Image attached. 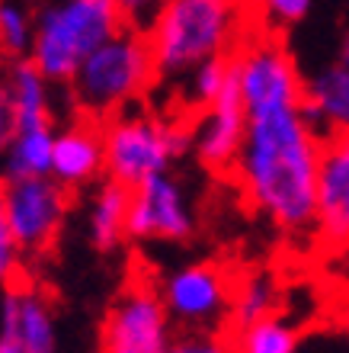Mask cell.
Here are the masks:
<instances>
[{"label":"cell","instance_id":"1","mask_svg":"<svg viewBox=\"0 0 349 353\" xmlns=\"http://www.w3.org/2000/svg\"><path fill=\"white\" fill-rule=\"evenodd\" d=\"M321 145L304 122L302 103L247 112L234 176L247 203L282 232L302 234L317 222Z\"/></svg>","mask_w":349,"mask_h":353},{"label":"cell","instance_id":"2","mask_svg":"<svg viewBox=\"0 0 349 353\" xmlns=\"http://www.w3.org/2000/svg\"><path fill=\"white\" fill-rule=\"evenodd\" d=\"M244 0H164L147 26L157 81H183L189 71L211 58H228L247 39Z\"/></svg>","mask_w":349,"mask_h":353},{"label":"cell","instance_id":"3","mask_svg":"<svg viewBox=\"0 0 349 353\" xmlns=\"http://www.w3.org/2000/svg\"><path fill=\"white\" fill-rule=\"evenodd\" d=\"M125 29L116 0H45L36 10L29 61L58 87H67L77 68L103 42Z\"/></svg>","mask_w":349,"mask_h":353},{"label":"cell","instance_id":"4","mask_svg":"<svg viewBox=\"0 0 349 353\" xmlns=\"http://www.w3.org/2000/svg\"><path fill=\"white\" fill-rule=\"evenodd\" d=\"M154 81L157 71L145 32L125 26L93 55H87V61L71 77L67 93L87 119L106 122L131 110L154 87Z\"/></svg>","mask_w":349,"mask_h":353},{"label":"cell","instance_id":"5","mask_svg":"<svg viewBox=\"0 0 349 353\" xmlns=\"http://www.w3.org/2000/svg\"><path fill=\"white\" fill-rule=\"evenodd\" d=\"M189 148H193L189 125L164 119L157 112L131 106L103 122L106 176L125 190H135L157 174H170V164Z\"/></svg>","mask_w":349,"mask_h":353},{"label":"cell","instance_id":"6","mask_svg":"<svg viewBox=\"0 0 349 353\" xmlns=\"http://www.w3.org/2000/svg\"><path fill=\"white\" fill-rule=\"evenodd\" d=\"M3 212L23 257H42L61 238L71 212V193L52 176L3 180Z\"/></svg>","mask_w":349,"mask_h":353},{"label":"cell","instance_id":"7","mask_svg":"<svg viewBox=\"0 0 349 353\" xmlns=\"http://www.w3.org/2000/svg\"><path fill=\"white\" fill-rule=\"evenodd\" d=\"M173 337V321L160 302V292L147 283H131L106 312L100 353H167Z\"/></svg>","mask_w":349,"mask_h":353},{"label":"cell","instance_id":"8","mask_svg":"<svg viewBox=\"0 0 349 353\" xmlns=\"http://www.w3.org/2000/svg\"><path fill=\"white\" fill-rule=\"evenodd\" d=\"M157 292L170 321L186 331H215L224 318H231L234 283L215 263H186L173 270Z\"/></svg>","mask_w":349,"mask_h":353},{"label":"cell","instance_id":"9","mask_svg":"<svg viewBox=\"0 0 349 353\" xmlns=\"http://www.w3.org/2000/svg\"><path fill=\"white\" fill-rule=\"evenodd\" d=\"M195 228L186 186L173 174H157L131 190L129 238L135 241H186Z\"/></svg>","mask_w":349,"mask_h":353},{"label":"cell","instance_id":"10","mask_svg":"<svg viewBox=\"0 0 349 353\" xmlns=\"http://www.w3.org/2000/svg\"><path fill=\"white\" fill-rule=\"evenodd\" d=\"M193 151L199 154L209 170H234V161L244 145V132H247V110L240 100L237 77H234V65H231V81L224 87L218 100L195 112L193 125Z\"/></svg>","mask_w":349,"mask_h":353},{"label":"cell","instance_id":"11","mask_svg":"<svg viewBox=\"0 0 349 353\" xmlns=\"http://www.w3.org/2000/svg\"><path fill=\"white\" fill-rule=\"evenodd\" d=\"M0 337L23 353H61L55 305L45 292L26 283H13L0 292Z\"/></svg>","mask_w":349,"mask_h":353},{"label":"cell","instance_id":"12","mask_svg":"<svg viewBox=\"0 0 349 353\" xmlns=\"http://www.w3.org/2000/svg\"><path fill=\"white\" fill-rule=\"evenodd\" d=\"M314 228L330 248L349 244V135H333L321 145Z\"/></svg>","mask_w":349,"mask_h":353},{"label":"cell","instance_id":"13","mask_svg":"<svg viewBox=\"0 0 349 353\" xmlns=\"http://www.w3.org/2000/svg\"><path fill=\"white\" fill-rule=\"evenodd\" d=\"M106 174V158H103V122L96 119H71L58 125L55 151H52V180L61 183L67 193L96 186Z\"/></svg>","mask_w":349,"mask_h":353},{"label":"cell","instance_id":"14","mask_svg":"<svg viewBox=\"0 0 349 353\" xmlns=\"http://www.w3.org/2000/svg\"><path fill=\"white\" fill-rule=\"evenodd\" d=\"M129 203L131 190L109 176L93 186L87 212H83V232L96 251H116L129 238Z\"/></svg>","mask_w":349,"mask_h":353},{"label":"cell","instance_id":"15","mask_svg":"<svg viewBox=\"0 0 349 353\" xmlns=\"http://www.w3.org/2000/svg\"><path fill=\"white\" fill-rule=\"evenodd\" d=\"M58 122L19 125L10 145L0 151V176L23 180V176H48L52 174V151H55Z\"/></svg>","mask_w":349,"mask_h":353},{"label":"cell","instance_id":"16","mask_svg":"<svg viewBox=\"0 0 349 353\" xmlns=\"http://www.w3.org/2000/svg\"><path fill=\"white\" fill-rule=\"evenodd\" d=\"M304 103L321 116L327 135H349V71L330 65L304 84Z\"/></svg>","mask_w":349,"mask_h":353},{"label":"cell","instance_id":"17","mask_svg":"<svg viewBox=\"0 0 349 353\" xmlns=\"http://www.w3.org/2000/svg\"><path fill=\"white\" fill-rule=\"evenodd\" d=\"M279 305V289L269 276H247L234 286V299H231V325L234 331L250 327L263 321V318L276 315Z\"/></svg>","mask_w":349,"mask_h":353},{"label":"cell","instance_id":"18","mask_svg":"<svg viewBox=\"0 0 349 353\" xmlns=\"http://www.w3.org/2000/svg\"><path fill=\"white\" fill-rule=\"evenodd\" d=\"M36 36V10L29 0H0V58L19 61L29 58Z\"/></svg>","mask_w":349,"mask_h":353},{"label":"cell","instance_id":"19","mask_svg":"<svg viewBox=\"0 0 349 353\" xmlns=\"http://www.w3.org/2000/svg\"><path fill=\"white\" fill-rule=\"evenodd\" d=\"M298 331L288 318L269 315L250 327H240L234 337V353H295Z\"/></svg>","mask_w":349,"mask_h":353},{"label":"cell","instance_id":"20","mask_svg":"<svg viewBox=\"0 0 349 353\" xmlns=\"http://www.w3.org/2000/svg\"><path fill=\"white\" fill-rule=\"evenodd\" d=\"M228 81H231V55L228 58H211V61L199 65L195 71H189V74L180 81L186 106H193L195 112L211 106V103L224 93Z\"/></svg>","mask_w":349,"mask_h":353},{"label":"cell","instance_id":"21","mask_svg":"<svg viewBox=\"0 0 349 353\" xmlns=\"http://www.w3.org/2000/svg\"><path fill=\"white\" fill-rule=\"evenodd\" d=\"M253 23H260V32H273L302 23L304 13L311 10V0H244Z\"/></svg>","mask_w":349,"mask_h":353},{"label":"cell","instance_id":"22","mask_svg":"<svg viewBox=\"0 0 349 353\" xmlns=\"http://www.w3.org/2000/svg\"><path fill=\"white\" fill-rule=\"evenodd\" d=\"M23 251L13 241V232L7 225V212H3V176H0V289H7L17 283L19 270H23Z\"/></svg>","mask_w":349,"mask_h":353},{"label":"cell","instance_id":"23","mask_svg":"<svg viewBox=\"0 0 349 353\" xmlns=\"http://www.w3.org/2000/svg\"><path fill=\"white\" fill-rule=\"evenodd\" d=\"M167 353H234V344L218 331H183L173 337Z\"/></svg>","mask_w":349,"mask_h":353},{"label":"cell","instance_id":"24","mask_svg":"<svg viewBox=\"0 0 349 353\" xmlns=\"http://www.w3.org/2000/svg\"><path fill=\"white\" fill-rule=\"evenodd\" d=\"M116 3L125 17V26L138 29V32H147V26L154 23V17L164 7V0H116Z\"/></svg>","mask_w":349,"mask_h":353},{"label":"cell","instance_id":"25","mask_svg":"<svg viewBox=\"0 0 349 353\" xmlns=\"http://www.w3.org/2000/svg\"><path fill=\"white\" fill-rule=\"evenodd\" d=\"M17 125H19V112H17V100L10 93L7 84V74L0 68V151L10 145V139L17 135Z\"/></svg>","mask_w":349,"mask_h":353},{"label":"cell","instance_id":"26","mask_svg":"<svg viewBox=\"0 0 349 353\" xmlns=\"http://www.w3.org/2000/svg\"><path fill=\"white\" fill-rule=\"evenodd\" d=\"M0 353H23L13 341H7V337H0Z\"/></svg>","mask_w":349,"mask_h":353},{"label":"cell","instance_id":"27","mask_svg":"<svg viewBox=\"0 0 349 353\" xmlns=\"http://www.w3.org/2000/svg\"><path fill=\"white\" fill-rule=\"evenodd\" d=\"M340 65L349 71V36L343 39V48H340Z\"/></svg>","mask_w":349,"mask_h":353}]
</instances>
